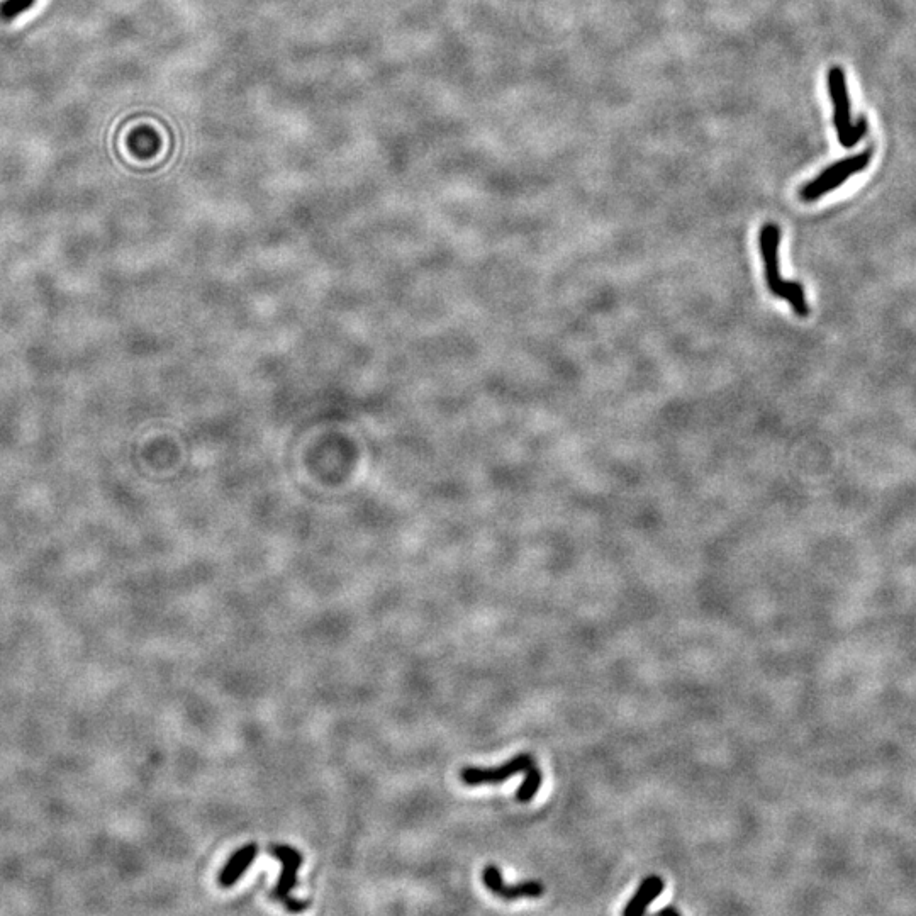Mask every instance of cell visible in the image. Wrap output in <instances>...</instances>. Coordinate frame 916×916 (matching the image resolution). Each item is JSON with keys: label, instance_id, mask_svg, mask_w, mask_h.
Listing matches in <instances>:
<instances>
[{"label": "cell", "instance_id": "cell-4", "mask_svg": "<svg viewBox=\"0 0 916 916\" xmlns=\"http://www.w3.org/2000/svg\"><path fill=\"white\" fill-rule=\"evenodd\" d=\"M269 854L274 855L279 859L280 864H282V872H280L279 883L275 886L274 891H272V898L274 900L280 901L282 905L287 908L289 911L306 910L308 908V901H299L294 900L289 896L292 889L296 888L297 884V871L301 869L302 866V855L301 852H297L296 849H292L291 845H270Z\"/></svg>", "mask_w": 916, "mask_h": 916}, {"label": "cell", "instance_id": "cell-11", "mask_svg": "<svg viewBox=\"0 0 916 916\" xmlns=\"http://www.w3.org/2000/svg\"><path fill=\"white\" fill-rule=\"evenodd\" d=\"M669 913L676 916L681 915V911L677 910V908H672V906L671 908H664V910L659 911V915H669Z\"/></svg>", "mask_w": 916, "mask_h": 916}, {"label": "cell", "instance_id": "cell-9", "mask_svg": "<svg viewBox=\"0 0 916 916\" xmlns=\"http://www.w3.org/2000/svg\"><path fill=\"white\" fill-rule=\"evenodd\" d=\"M542 781V771L538 769V766L531 767L530 771H526L525 781L521 784L520 789L516 791V799L520 803H530L531 799L535 798V794L538 793L540 786H542Z\"/></svg>", "mask_w": 916, "mask_h": 916}, {"label": "cell", "instance_id": "cell-3", "mask_svg": "<svg viewBox=\"0 0 916 916\" xmlns=\"http://www.w3.org/2000/svg\"><path fill=\"white\" fill-rule=\"evenodd\" d=\"M871 160L872 150H866L859 153V155H852V157L833 163L830 167L825 168L822 174L810 180L803 189L799 190V196L805 202L818 201L828 192H833L838 187H842L850 177L864 172L869 167Z\"/></svg>", "mask_w": 916, "mask_h": 916}, {"label": "cell", "instance_id": "cell-2", "mask_svg": "<svg viewBox=\"0 0 916 916\" xmlns=\"http://www.w3.org/2000/svg\"><path fill=\"white\" fill-rule=\"evenodd\" d=\"M827 82L828 92L833 102V124H835L838 141L844 148H852L866 135V119H861L859 123H852L849 87H847V77L842 68H830Z\"/></svg>", "mask_w": 916, "mask_h": 916}, {"label": "cell", "instance_id": "cell-7", "mask_svg": "<svg viewBox=\"0 0 916 916\" xmlns=\"http://www.w3.org/2000/svg\"><path fill=\"white\" fill-rule=\"evenodd\" d=\"M664 889L665 883L662 877L655 876V874L645 877L621 913L625 916L643 915L648 906L652 905L660 894L664 893Z\"/></svg>", "mask_w": 916, "mask_h": 916}, {"label": "cell", "instance_id": "cell-5", "mask_svg": "<svg viewBox=\"0 0 916 916\" xmlns=\"http://www.w3.org/2000/svg\"><path fill=\"white\" fill-rule=\"evenodd\" d=\"M537 766L535 759L530 754H520L508 760L501 766L489 767H465L460 772V779L467 786H486V784H501L508 781L509 777L521 774V772L530 771L531 767Z\"/></svg>", "mask_w": 916, "mask_h": 916}, {"label": "cell", "instance_id": "cell-10", "mask_svg": "<svg viewBox=\"0 0 916 916\" xmlns=\"http://www.w3.org/2000/svg\"><path fill=\"white\" fill-rule=\"evenodd\" d=\"M33 2L34 0H6L0 6V16L4 17V19H14L21 12L28 11Z\"/></svg>", "mask_w": 916, "mask_h": 916}, {"label": "cell", "instance_id": "cell-8", "mask_svg": "<svg viewBox=\"0 0 916 916\" xmlns=\"http://www.w3.org/2000/svg\"><path fill=\"white\" fill-rule=\"evenodd\" d=\"M258 855V847L255 844H248L241 849L236 850L235 854L229 857L226 866L219 874V884L223 888H231L233 884L240 881V877L252 867L255 857Z\"/></svg>", "mask_w": 916, "mask_h": 916}, {"label": "cell", "instance_id": "cell-1", "mask_svg": "<svg viewBox=\"0 0 916 916\" xmlns=\"http://www.w3.org/2000/svg\"><path fill=\"white\" fill-rule=\"evenodd\" d=\"M781 228L776 223H766L759 231V246L762 262H764V277L767 289L772 296L789 302L794 313L799 318H806L810 314V306L806 301L805 287L799 282H789L782 279L781 265H779V246H781Z\"/></svg>", "mask_w": 916, "mask_h": 916}, {"label": "cell", "instance_id": "cell-6", "mask_svg": "<svg viewBox=\"0 0 916 916\" xmlns=\"http://www.w3.org/2000/svg\"><path fill=\"white\" fill-rule=\"evenodd\" d=\"M482 881L486 888L498 898L506 901L520 900V898H540L545 893V886L538 881H525V883L506 884L503 874L496 866H487L482 872Z\"/></svg>", "mask_w": 916, "mask_h": 916}]
</instances>
